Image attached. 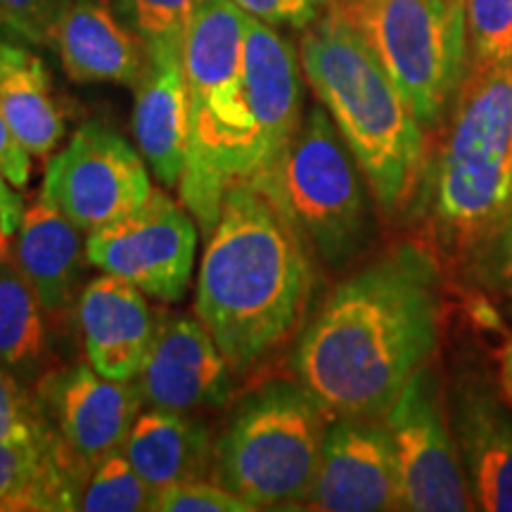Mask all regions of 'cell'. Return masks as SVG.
Listing matches in <instances>:
<instances>
[{
    "label": "cell",
    "instance_id": "23",
    "mask_svg": "<svg viewBox=\"0 0 512 512\" xmlns=\"http://www.w3.org/2000/svg\"><path fill=\"white\" fill-rule=\"evenodd\" d=\"M0 117L34 157H48L64 136V114L41 57L0 43Z\"/></svg>",
    "mask_w": 512,
    "mask_h": 512
},
{
    "label": "cell",
    "instance_id": "21",
    "mask_svg": "<svg viewBox=\"0 0 512 512\" xmlns=\"http://www.w3.org/2000/svg\"><path fill=\"white\" fill-rule=\"evenodd\" d=\"M88 477L55 430L29 441H0V512L79 510Z\"/></svg>",
    "mask_w": 512,
    "mask_h": 512
},
{
    "label": "cell",
    "instance_id": "5",
    "mask_svg": "<svg viewBox=\"0 0 512 512\" xmlns=\"http://www.w3.org/2000/svg\"><path fill=\"white\" fill-rule=\"evenodd\" d=\"M422 183L441 247L467 254L489 245L512 207V60L467 67Z\"/></svg>",
    "mask_w": 512,
    "mask_h": 512
},
{
    "label": "cell",
    "instance_id": "36",
    "mask_svg": "<svg viewBox=\"0 0 512 512\" xmlns=\"http://www.w3.org/2000/svg\"><path fill=\"white\" fill-rule=\"evenodd\" d=\"M10 240H12V235L8 233V228H5L3 211H0V261L12 259V254H10Z\"/></svg>",
    "mask_w": 512,
    "mask_h": 512
},
{
    "label": "cell",
    "instance_id": "8",
    "mask_svg": "<svg viewBox=\"0 0 512 512\" xmlns=\"http://www.w3.org/2000/svg\"><path fill=\"white\" fill-rule=\"evenodd\" d=\"M380 57L425 128L446 117L470 67L465 0H328Z\"/></svg>",
    "mask_w": 512,
    "mask_h": 512
},
{
    "label": "cell",
    "instance_id": "16",
    "mask_svg": "<svg viewBox=\"0 0 512 512\" xmlns=\"http://www.w3.org/2000/svg\"><path fill=\"white\" fill-rule=\"evenodd\" d=\"M302 72V60L292 43L271 24L247 15L245 83L261 152H264L261 176L280 162L302 126Z\"/></svg>",
    "mask_w": 512,
    "mask_h": 512
},
{
    "label": "cell",
    "instance_id": "15",
    "mask_svg": "<svg viewBox=\"0 0 512 512\" xmlns=\"http://www.w3.org/2000/svg\"><path fill=\"white\" fill-rule=\"evenodd\" d=\"M145 297L136 285L112 273L83 285L76 320L95 373L117 382L138 377L159 325Z\"/></svg>",
    "mask_w": 512,
    "mask_h": 512
},
{
    "label": "cell",
    "instance_id": "12",
    "mask_svg": "<svg viewBox=\"0 0 512 512\" xmlns=\"http://www.w3.org/2000/svg\"><path fill=\"white\" fill-rule=\"evenodd\" d=\"M304 508L320 512L401 510L399 463L392 434L382 418L337 415L330 420Z\"/></svg>",
    "mask_w": 512,
    "mask_h": 512
},
{
    "label": "cell",
    "instance_id": "2",
    "mask_svg": "<svg viewBox=\"0 0 512 512\" xmlns=\"http://www.w3.org/2000/svg\"><path fill=\"white\" fill-rule=\"evenodd\" d=\"M311 252L283 211L249 181L233 183L207 235L195 313L235 375L252 373L302 323Z\"/></svg>",
    "mask_w": 512,
    "mask_h": 512
},
{
    "label": "cell",
    "instance_id": "22",
    "mask_svg": "<svg viewBox=\"0 0 512 512\" xmlns=\"http://www.w3.org/2000/svg\"><path fill=\"white\" fill-rule=\"evenodd\" d=\"M121 451L147 484L164 489L211 472L214 439L197 415L150 408L133 422Z\"/></svg>",
    "mask_w": 512,
    "mask_h": 512
},
{
    "label": "cell",
    "instance_id": "20",
    "mask_svg": "<svg viewBox=\"0 0 512 512\" xmlns=\"http://www.w3.org/2000/svg\"><path fill=\"white\" fill-rule=\"evenodd\" d=\"M62 69L76 83H133L147 62L145 43L107 0H74L50 34Z\"/></svg>",
    "mask_w": 512,
    "mask_h": 512
},
{
    "label": "cell",
    "instance_id": "18",
    "mask_svg": "<svg viewBox=\"0 0 512 512\" xmlns=\"http://www.w3.org/2000/svg\"><path fill=\"white\" fill-rule=\"evenodd\" d=\"M133 136L157 181L164 188H178L190 150V88L183 53H147L136 81Z\"/></svg>",
    "mask_w": 512,
    "mask_h": 512
},
{
    "label": "cell",
    "instance_id": "10",
    "mask_svg": "<svg viewBox=\"0 0 512 512\" xmlns=\"http://www.w3.org/2000/svg\"><path fill=\"white\" fill-rule=\"evenodd\" d=\"M140 150L102 121H86L67 147L50 157L41 200L62 211L81 233L131 214L152 195Z\"/></svg>",
    "mask_w": 512,
    "mask_h": 512
},
{
    "label": "cell",
    "instance_id": "30",
    "mask_svg": "<svg viewBox=\"0 0 512 512\" xmlns=\"http://www.w3.org/2000/svg\"><path fill=\"white\" fill-rule=\"evenodd\" d=\"M74 0H0V27L31 43H50L57 19Z\"/></svg>",
    "mask_w": 512,
    "mask_h": 512
},
{
    "label": "cell",
    "instance_id": "24",
    "mask_svg": "<svg viewBox=\"0 0 512 512\" xmlns=\"http://www.w3.org/2000/svg\"><path fill=\"white\" fill-rule=\"evenodd\" d=\"M48 354L46 313L15 259L0 261V366L34 373Z\"/></svg>",
    "mask_w": 512,
    "mask_h": 512
},
{
    "label": "cell",
    "instance_id": "27",
    "mask_svg": "<svg viewBox=\"0 0 512 512\" xmlns=\"http://www.w3.org/2000/svg\"><path fill=\"white\" fill-rule=\"evenodd\" d=\"M470 64L512 60V0H465Z\"/></svg>",
    "mask_w": 512,
    "mask_h": 512
},
{
    "label": "cell",
    "instance_id": "33",
    "mask_svg": "<svg viewBox=\"0 0 512 512\" xmlns=\"http://www.w3.org/2000/svg\"><path fill=\"white\" fill-rule=\"evenodd\" d=\"M0 176L12 188H27L31 178V152L19 143L8 121L0 117Z\"/></svg>",
    "mask_w": 512,
    "mask_h": 512
},
{
    "label": "cell",
    "instance_id": "4",
    "mask_svg": "<svg viewBox=\"0 0 512 512\" xmlns=\"http://www.w3.org/2000/svg\"><path fill=\"white\" fill-rule=\"evenodd\" d=\"M247 12L233 0H204L183 46L190 88V150L178 192L204 235L219 221L223 197L264 171L259 131L245 83Z\"/></svg>",
    "mask_w": 512,
    "mask_h": 512
},
{
    "label": "cell",
    "instance_id": "1",
    "mask_svg": "<svg viewBox=\"0 0 512 512\" xmlns=\"http://www.w3.org/2000/svg\"><path fill=\"white\" fill-rule=\"evenodd\" d=\"M441 318L437 256L399 242L330 292L294 347V375L332 418H384L437 354Z\"/></svg>",
    "mask_w": 512,
    "mask_h": 512
},
{
    "label": "cell",
    "instance_id": "7",
    "mask_svg": "<svg viewBox=\"0 0 512 512\" xmlns=\"http://www.w3.org/2000/svg\"><path fill=\"white\" fill-rule=\"evenodd\" d=\"M256 188L328 268H344L373 235L370 185L323 105L311 107L280 162Z\"/></svg>",
    "mask_w": 512,
    "mask_h": 512
},
{
    "label": "cell",
    "instance_id": "13",
    "mask_svg": "<svg viewBox=\"0 0 512 512\" xmlns=\"http://www.w3.org/2000/svg\"><path fill=\"white\" fill-rule=\"evenodd\" d=\"M38 399L64 448L88 472L124 446L143 406L136 382L102 377L91 363L48 373Z\"/></svg>",
    "mask_w": 512,
    "mask_h": 512
},
{
    "label": "cell",
    "instance_id": "25",
    "mask_svg": "<svg viewBox=\"0 0 512 512\" xmlns=\"http://www.w3.org/2000/svg\"><path fill=\"white\" fill-rule=\"evenodd\" d=\"M155 486L138 475L126 453L114 451L93 467L86 489L81 494L79 510L86 512H152Z\"/></svg>",
    "mask_w": 512,
    "mask_h": 512
},
{
    "label": "cell",
    "instance_id": "14",
    "mask_svg": "<svg viewBox=\"0 0 512 512\" xmlns=\"http://www.w3.org/2000/svg\"><path fill=\"white\" fill-rule=\"evenodd\" d=\"M233 375L226 356L200 320L164 316L159 318L155 342L133 382L150 408L195 415L228 406Z\"/></svg>",
    "mask_w": 512,
    "mask_h": 512
},
{
    "label": "cell",
    "instance_id": "19",
    "mask_svg": "<svg viewBox=\"0 0 512 512\" xmlns=\"http://www.w3.org/2000/svg\"><path fill=\"white\" fill-rule=\"evenodd\" d=\"M12 259L34 287L50 323L57 328L67 325L69 313L79 304L88 261L81 230L53 204L38 200L24 211Z\"/></svg>",
    "mask_w": 512,
    "mask_h": 512
},
{
    "label": "cell",
    "instance_id": "6",
    "mask_svg": "<svg viewBox=\"0 0 512 512\" xmlns=\"http://www.w3.org/2000/svg\"><path fill=\"white\" fill-rule=\"evenodd\" d=\"M330 420L299 380L256 382L230 406L209 475L256 510L304 508Z\"/></svg>",
    "mask_w": 512,
    "mask_h": 512
},
{
    "label": "cell",
    "instance_id": "26",
    "mask_svg": "<svg viewBox=\"0 0 512 512\" xmlns=\"http://www.w3.org/2000/svg\"><path fill=\"white\" fill-rule=\"evenodd\" d=\"M147 53H183L185 36L204 0H114Z\"/></svg>",
    "mask_w": 512,
    "mask_h": 512
},
{
    "label": "cell",
    "instance_id": "31",
    "mask_svg": "<svg viewBox=\"0 0 512 512\" xmlns=\"http://www.w3.org/2000/svg\"><path fill=\"white\" fill-rule=\"evenodd\" d=\"M249 17L261 19L271 27L306 29L323 15L328 0H233Z\"/></svg>",
    "mask_w": 512,
    "mask_h": 512
},
{
    "label": "cell",
    "instance_id": "34",
    "mask_svg": "<svg viewBox=\"0 0 512 512\" xmlns=\"http://www.w3.org/2000/svg\"><path fill=\"white\" fill-rule=\"evenodd\" d=\"M0 211H3L5 228H8V233L15 235L24 219V202H22V197L12 192V188L5 183L3 176H0Z\"/></svg>",
    "mask_w": 512,
    "mask_h": 512
},
{
    "label": "cell",
    "instance_id": "11",
    "mask_svg": "<svg viewBox=\"0 0 512 512\" xmlns=\"http://www.w3.org/2000/svg\"><path fill=\"white\" fill-rule=\"evenodd\" d=\"M195 252V216L157 188L131 214L86 238L88 261L95 268L119 275L164 304L181 302L188 292Z\"/></svg>",
    "mask_w": 512,
    "mask_h": 512
},
{
    "label": "cell",
    "instance_id": "29",
    "mask_svg": "<svg viewBox=\"0 0 512 512\" xmlns=\"http://www.w3.org/2000/svg\"><path fill=\"white\" fill-rule=\"evenodd\" d=\"M256 508L221 484L202 479L178 482L155 491L152 512H254Z\"/></svg>",
    "mask_w": 512,
    "mask_h": 512
},
{
    "label": "cell",
    "instance_id": "9",
    "mask_svg": "<svg viewBox=\"0 0 512 512\" xmlns=\"http://www.w3.org/2000/svg\"><path fill=\"white\" fill-rule=\"evenodd\" d=\"M382 420L392 434L399 463L401 510H477L437 370H418Z\"/></svg>",
    "mask_w": 512,
    "mask_h": 512
},
{
    "label": "cell",
    "instance_id": "3",
    "mask_svg": "<svg viewBox=\"0 0 512 512\" xmlns=\"http://www.w3.org/2000/svg\"><path fill=\"white\" fill-rule=\"evenodd\" d=\"M306 81L361 166L382 214L418 197L427 171L420 124L380 57L351 19L328 5L299 46Z\"/></svg>",
    "mask_w": 512,
    "mask_h": 512
},
{
    "label": "cell",
    "instance_id": "17",
    "mask_svg": "<svg viewBox=\"0 0 512 512\" xmlns=\"http://www.w3.org/2000/svg\"><path fill=\"white\" fill-rule=\"evenodd\" d=\"M448 415L477 510L512 512V408L491 387L467 380Z\"/></svg>",
    "mask_w": 512,
    "mask_h": 512
},
{
    "label": "cell",
    "instance_id": "32",
    "mask_svg": "<svg viewBox=\"0 0 512 512\" xmlns=\"http://www.w3.org/2000/svg\"><path fill=\"white\" fill-rule=\"evenodd\" d=\"M482 254L486 278L503 292L512 294V207Z\"/></svg>",
    "mask_w": 512,
    "mask_h": 512
},
{
    "label": "cell",
    "instance_id": "28",
    "mask_svg": "<svg viewBox=\"0 0 512 512\" xmlns=\"http://www.w3.org/2000/svg\"><path fill=\"white\" fill-rule=\"evenodd\" d=\"M53 430L41 399L0 366V441H29Z\"/></svg>",
    "mask_w": 512,
    "mask_h": 512
},
{
    "label": "cell",
    "instance_id": "35",
    "mask_svg": "<svg viewBox=\"0 0 512 512\" xmlns=\"http://www.w3.org/2000/svg\"><path fill=\"white\" fill-rule=\"evenodd\" d=\"M501 387L508 403H512V339L501 354Z\"/></svg>",
    "mask_w": 512,
    "mask_h": 512
}]
</instances>
